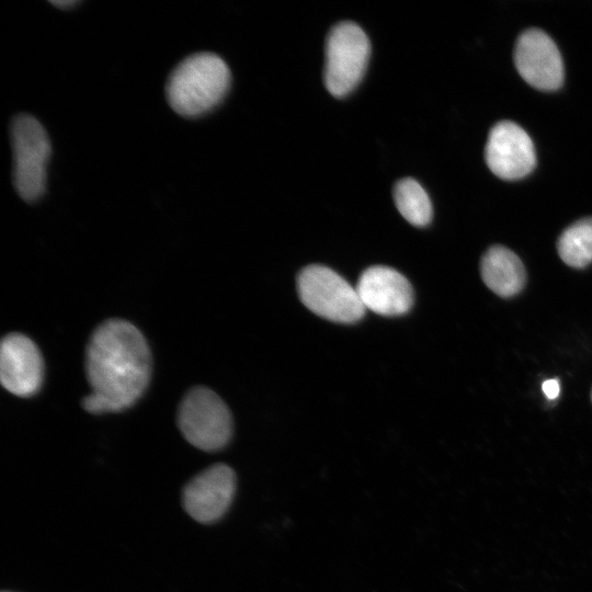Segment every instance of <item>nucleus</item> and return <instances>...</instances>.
Returning <instances> with one entry per match:
<instances>
[{
  "mask_svg": "<svg viewBox=\"0 0 592 592\" xmlns=\"http://www.w3.org/2000/svg\"><path fill=\"white\" fill-rule=\"evenodd\" d=\"M86 373L91 392L83 398L82 406L88 412H118L132 407L150 380L147 340L124 319L102 322L87 345Z\"/></svg>",
  "mask_w": 592,
  "mask_h": 592,
  "instance_id": "nucleus-1",
  "label": "nucleus"
},
{
  "mask_svg": "<svg viewBox=\"0 0 592 592\" xmlns=\"http://www.w3.org/2000/svg\"><path fill=\"white\" fill-rule=\"evenodd\" d=\"M230 79L229 68L218 55L197 53L182 60L169 76L167 100L178 114L197 117L219 104Z\"/></svg>",
  "mask_w": 592,
  "mask_h": 592,
  "instance_id": "nucleus-2",
  "label": "nucleus"
},
{
  "mask_svg": "<svg viewBox=\"0 0 592 592\" xmlns=\"http://www.w3.org/2000/svg\"><path fill=\"white\" fill-rule=\"evenodd\" d=\"M371 55L366 33L354 22L335 24L326 39L323 81L335 98L352 92L362 80Z\"/></svg>",
  "mask_w": 592,
  "mask_h": 592,
  "instance_id": "nucleus-3",
  "label": "nucleus"
},
{
  "mask_svg": "<svg viewBox=\"0 0 592 592\" xmlns=\"http://www.w3.org/2000/svg\"><path fill=\"white\" fill-rule=\"evenodd\" d=\"M178 425L193 446L218 451L232 433V418L224 400L212 389L198 386L186 392L178 410Z\"/></svg>",
  "mask_w": 592,
  "mask_h": 592,
  "instance_id": "nucleus-4",
  "label": "nucleus"
},
{
  "mask_svg": "<svg viewBox=\"0 0 592 592\" xmlns=\"http://www.w3.org/2000/svg\"><path fill=\"white\" fill-rule=\"evenodd\" d=\"M297 291L309 310L331 321L355 322L366 310L356 288L323 265L312 264L303 269L297 278Z\"/></svg>",
  "mask_w": 592,
  "mask_h": 592,
  "instance_id": "nucleus-5",
  "label": "nucleus"
},
{
  "mask_svg": "<svg viewBox=\"0 0 592 592\" xmlns=\"http://www.w3.org/2000/svg\"><path fill=\"white\" fill-rule=\"evenodd\" d=\"M11 140L15 190L24 201L34 202L45 192L49 138L35 117L20 114L12 121Z\"/></svg>",
  "mask_w": 592,
  "mask_h": 592,
  "instance_id": "nucleus-6",
  "label": "nucleus"
},
{
  "mask_svg": "<svg viewBox=\"0 0 592 592\" xmlns=\"http://www.w3.org/2000/svg\"><path fill=\"white\" fill-rule=\"evenodd\" d=\"M514 64L532 87L553 91L563 81V64L555 42L542 30L528 29L515 44Z\"/></svg>",
  "mask_w": 592,
  "mask_h": 592,
  "instance_id": "nucleus-7",
  "label": "nucleus"
},
{
  "mask_svg": "<svg viewBox=\"0 0 592 592\" xmlns=\"http://www.w3.org/2000/svg\"><path fill=\"white\" fill-rule=\"evenodd\" d=\"M485 157L489 169L503 180L521 179L536 164L531 137L511 121H501L491 128Z\"/></svg>",
  "mask_w": 592,
  "mask_h": 592,
  "instance_id": "nucleus-8",
  "label": "nucleus"
},
{
  "mask_svg": "<svg viewBox=\"0 0 592 592\" xmlns=\"http://www.w3.org/2000/svg\"><path fill=\"white\" fill-rule=\"evenodd\" d=\"M44 362L36 344L26 335L7 334L0 346V380L2 386L19 397L35 395L42 387Z\"/></svg>",
  "mask_w": 592,
  "mask_h": 592,
  "instance_id": "nucleus-9",
  "label": "nucleus"
},
{
  "mask_svg": "<svg viewBox=\"0 0 592 592\" xmlns=\"http://www.w3.org/2000/svg\"><path fill=\"white\" fill-rule=\"evenodd\" d=\"M236 490L235 471L225 464H215L189 481L183 490L186 512L201 523L221 517Z\"/></svg>",
  "mask_w": 592,
  "mask_h": 592,
  "instance_id": "nucleus-10",
  "label": "nucleus"
},
{
  "mask_svg": "<svg viewBox=\"0 0 592 592\" xmlns=\"http://www.w3.org/2000/svg\"><path fill=\"white\" fill-rule=\"evenodd\" d=\"M365 309L382 316H400L413 304L409 281L398 271L383 265L366 269L355 286Z\"/></svg>",
  "mask_w": 592,
  "mask_h": 592,
  "instance_id": "nucleus-11",
  "label": "nucleus"
},
{
  "mask_svg": "<svg viewBox=\"0 0 592 592\" xmlns=\"http://www.w3.org/2000/svg\"><path fill=\"white\" fill-rule=\"evenodd\" d=\"M483 283L498 296L509 298L525 284V269L520 258L503 246L489 248L480 261Z\"/></svg>",
  "mask_w": 592,
  "mask_h": 592,
  "instance_id": "nucleus-12",
  "label": "nucleus"
},
{
  "mask_svg": "<svg viewBox=\"0 0 592 592\" xmlns=\"http://www.w3.org/2000/svg\"><path fill=\"white\" fill-rule=\"evenodd\" d=\"M560 259L569 266L582 269L592 262V217L577 220L557 241Z\"/></svg>",
  "mask_w": 592,
  "mask_h": 592,
  "instance_id": "nucleus-13",
  "label": "nucleus"
},
{
  "mask_svg": "<svg viewBox=\"0 0 592 592\" xmlns=\"http://www.w3.org/2000/svg\"><path fill=\"white\" fill-rule=\"evenodd\" d=\"M394 200L401 216L411 225L423 227L431 221L433 209L430 197L414 179L399 180L394 187Z\"/></svg>",
  "mask_w": 592,
  "mask_h": 592,
  "instance_id": "nucleus-14",
  "label": "nucleus"
},
{
  "mask_svg": "<svg viewBox=\"0 0 592 592\" xmlns=\"http://www.w3.org/2000/svg\"><path fill=\"white\" fill-rule=\"evenodd\" d=\"M542 389L549 400H554L558 397L560 391V385L558 379H547L543 383Z\"/></svg>",
  "mask_w": 592,
  "mask_h": 592,
  "instance_id": "nucleus-15",
  "label": "nucleus"
},
{
  "mask_svg": "<svg viewBox=\"0 0 592 592\" xmlns=\"http://www.w3.org/2000/svg\"><path fill=\"white\" fill-rule=\"evenodd\" d=\"M54 5L62 9H67L69 7H72L77 4L78 1L76 0H60V1H50Z\"/></svg>",
  "mask_w": 592,
  "mask_h": 592,
  "instance_id": "nucleus-16",
  "label": "nucleus"
},
{
  "mask_svg": "<svg viewBox=\"0 0 592 592\" xmlns=\"http://www.w3.org/2000/svg\"><path fill=\"white\" fill-rule=\"evenodd\" d=\"M591 400H592V391H591Z\"/></svg>",
  "mask_w": 592,
  "mask_h": 592,
  "instance_id": "nucleus-17",
  "label": "nucleus"
}]
</instances>
